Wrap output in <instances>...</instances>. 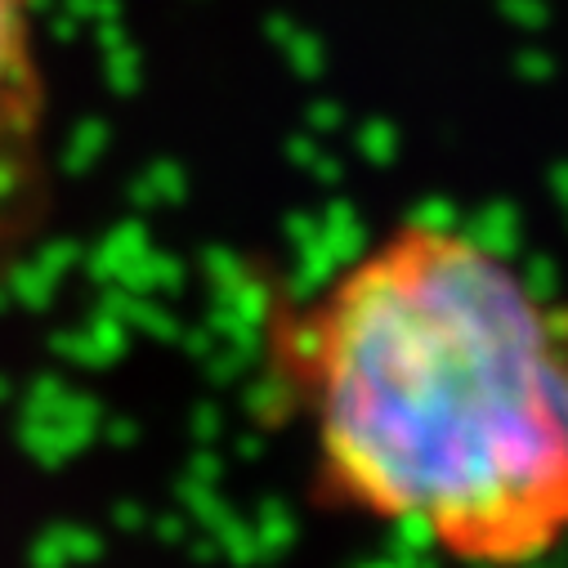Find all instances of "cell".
<instances>
[{
	"mask_svg": "<svg viewBox=\"0 0 568 568\" xmlns=\"http://www.w3.org/2000/svg\"><path fill=\"white\" fill-rule=\"evenodd\" d=\"M251 381L314 510L457 568L568 546V301L493 242L407 215L264 282Z\"/></svg>",
	"mask_w": 568,
	"mask_h": 568,
	"instance_id": "obj_1",
	"label": "cell"
},
{
	"mask_svg": "<svg viewBox=\"0 0 568 568\" xmlns=\"http://www.w3.org/2000/svg\"><path fill=\"white\" fill-rule=\"evenodd\" d=\"M59 202L45 0H0V292L41 251Z\"/></svg>",
	"mask_w": 568,
	"mask_h": 568,
	"instance_id": "obj_2",
	"label": "cell"
}]
</instances>
